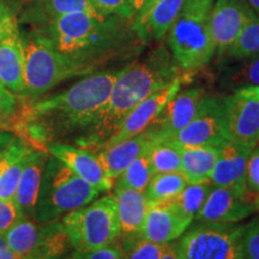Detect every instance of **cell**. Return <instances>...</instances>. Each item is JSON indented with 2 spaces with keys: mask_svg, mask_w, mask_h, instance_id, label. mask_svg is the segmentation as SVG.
Segmentation results:
<instances>
[{
  "mask_svg": "<svg viewBox=\"0 0 259 259\" xmlns=\"http://www.w3.org/2000/svg\"><path fill=\"white\" fill-rule=\"evenodd\" d=\"M6 246V242H5V236L3 234H0V248L5 247Z\"/></svg>",
  "mask_w": 259,
  "mask_h": 259,
  "instance_id": "obj_48",
  "label": "cell"
},
{
  "mask_svg": "<svg viewBox=\"0 0 259 259\" xmlns=\"http://www.w3.org/2000/svg\"><path fill=\"white\" fill-rule=\"evenodd\" d=\"M160 141H164V139H162L157 130L150 125L134 137L118 144L101 147L96 149L94 153L99 158L106 176L114 180L124 173V170L136 158L147 153L149 149Z\"/></svg>",
  "mask_w": 259,
  "mask_h": 259,
  "instance_id": "obj_13",
  "label": "cell"
},
{
  "mask_svg": "<svg viewBox=\"0 0 259 259\" xmlns=\"http://www.w3.org/2000/svg\"><path fill=\"white\" fill-rule=\"evenodd\" d=\"M242 250L246 259H259V219L245 226Z\"/></svg>",
  "mask_w": 259,
  "mask_h": 259,
  "instance_id": "obj_35",
  "label": "cell"
},
{
  "mask_svg": "<svg viewBox=\"0 0 259 259\" xmlns=\"http://www.w3.org/2000/svg\"><path fill=\"white\" fill-rule=\"evenodd\" d=\"M46 150L100 192L109 191L114 185V180L103 171L96 154L89 149L63 142H51L46 145Z\"/></svg>",
  "mask_w": 259,
  "mask_h": 259,
  "instance_id": "obj_14",
  "label": "cell"
},
{
  "mask_svg": "<svg viewBox=\"0 0 259 259\" xmlns=\"http://www.w3.org/2000/svg\"><path fill=\"white\" fill-rule=\"evenodd\" d=\"M171 139L183 148L221 147L229 139L225 96L204 95L194 118Z\"/></svg>",
  "mask_w": 259,
  "mask_h": 259,
  "instance_id": "obj_10",
  "label": "cell"
},
{
  "mask_svg": "<svg viewBox=\"0 0 259 259\" xmlns=\"http://www.w3.org/2000/svg\"><path fill=\"white\" fill-rule=\"evenodd\" d=\"M181 72L164 46L154 48L142 59L130 61L116 77L108 100L97 113L92 127L76 145L95 151L119 131L139 103L173 83L181 77Z\"/></svg>",
  "mask_w": 259,
  "mask_h": 259,
  "instance_id": "obj_3",
  "label": "cell"
},
{
  "mask_svg": "<svg viewBox=\"0 0 259 259\" xmlns=\"http://www.w3.org/2000/svg\"><path fill=\"white\" fill-rule=\"evenodd\" d=\"M121 233L141 231L149 209V199L144 192L132 189H114Z\"/></svg>",
  "mask_w": 259,
  "mask_h": 259,
  "instance_id": "obj_25",
  "label": "cell"
},
{
  "mask_svg": "<svg viewBox=\"0 0 259 259\" xmlns=\"http://www.w3.org/2000/svg\"><path fill=\"white\" fill-rule=\"evenodd\" d=\"M19 106H21V99L0 84V112L10 115H16Z\"/></svg>",
  "mask_w": 259,
  "mask_h": 259,
  "instance_id": "obj_39",
  "label": "cell"
},
{
  "mask_svg": "<svg viewBox=\"0 0 259 259\" xmlns=\"http://www.w3.org/2000/svg\"><path fill=\"white\" fill-rule=\"evenodd\" d=\"M153 174L181 170V147L173 139H164L149 149Z\"/></svg>",
  "mask_w": 259,
  "mask_h": 259,
  "instance_id": "obj_30",
  "label": "cell"
},
{
  "mask_svg": "<svg viewBox=\"0 0 259 259\" xmlns=\"http://www.w3.org/2000/svg\"><path fill=\"white\" fill-rule=\"evenodd\" d=\"M205 95L202 87L179 90L164 106L153 125L162 139H171L181 128L189 125L196 115L199 102Z\"/></svg>",
  "mask_w": 259,
  "mask_h": 259,
  "instance_id": "obj_19",
  "label": "cell"
},
{
  "mask_svg": "<svg viewBox=\"0 0 259 259\" xmlns=\"http://www.w3.org/2000/svg\"><path fill=\"white\" fill-rule=\"evenodd\" d=\"M246 187L247 192L257 196L259 192V145L253 148L248 157L247 173H246Z\"/></svg>",
  "mask_w": 259,
  "mask_h": 259,
  "instance_id": "obj_36",
  "label": "cell"
},
{
  "mask_svg": "<svg viewBox=\"0 0 259 259\" xmlns=\"http://www.w3.org/2000/svg\"><path fill=\"white\" fill-rule=\"evenodd\" d=\"M4 236L6 246L25 259H60L71 246L60 220L38 222L21 218Z\"/></svg>",
  "mask_w": 259,
  "mask_h": 259,
  "instance_id": "obj_9",
  "label": "cell"
},
{
  "mask_svg": "<svg viewBox=\"0 0 259 259\" xmlns=\"http://www.w3.org/2000/svg\"><path fill=\"white\" fill-rule=\"evenodd\" d=\"M258 19L248 0H213L211 37L219 57L236 40L246 25Z\"/></svg>",
  "mask_w": 259,
  "mask_h": 259,
  "instance_id": "obj_11",
  "label": "cell"
},
{
  "mask_svg": "<svg viewBox=\"0 0 259 259\" xmlns=\"http://www.w3.org/2000/svg\"><path fill=\"white\" fill-rule=\"evenodd\" d=\"M259 56V19L242 29L236 40L220 56L221 61H232Z\"/></svg>",
  "mask_w": 259,
  "mask_h": 259,
  "instance_id": "obj_31",
  "label": "cell"
},
{
  "mask_svg": "<svg viewBox=\"0 0 259 259\" xmlns=\"http://www.w3.org/2000/svg\"><path fill=\"white\" fill-rule=\"evenodd\" d=\"M198 222L177 241L184 259H246L242 250L245 226Z\"/></svg>",
  "mask_w": 259,
  "mask_h": 259,
  "instance_id": "obj_8",
  "label": "cell"
},
{
  "mask_svg": "<svg viewBox=\"0 0 259 259\" xmlns=\"http://www.w3.org/2000/svg\"><path fill=\"white\" fill-rule=\"evenodd\" d=\"M211 181H203V183L187 184L177 197L169 199L170 203L179 210L181 213L194 219L196 213L199 211L203 204L205 203L209 193L212 190Z\"/></svg>",
  "mask_w": 259,
  "mask_h": 259,
  "instance_id": "obj_32",
  "label": "cell"
},
{
  "mask_svg": "<svg viewBox=\"0 0 259 259\" xmlns=\"http://www.w3.org/2000/svg\"><path fill=\"white\" fill-rule=\"evenodd\" d=\"M254 206H255V210H258L259 211V192L257 196H255V199H254Z\"/></svg>",
  "mask_w": 259,
  "mask_h": 259,
  "instance_id": "obj_49",
  "label": "cell"
},
{
  "mask_svg": "<svg viewBox=\"0 0 259 259\" xmlns=\"http://www.w3.org/2000/svg\"><path fill=\"white\" fill-rule=\"evenodd\" d=\"M16 134L12 131H6V130H0V161L8 150V148L14 141Z\"/></svg>",
  "mask_w": 259,
  "mask_h": 259,
  "instance_id": "obj_42",
  "label": "cell"
},
{
  "mask_svg": "<svg viewBox=\"0 0 259 259\" xmlns=\"http://www.w3.org/2000/svg\"><path fill=\"white\" fill-rule=\"evenodd\" d=\"M253 148L254 145L232 139H228L219 147V158L210 178L212 185L231 187L241 193H248L246 187V173L248 157Z\"/></svg>",
  "mask_w": 259,
  "mask_h": 259,
  "instance_id": "obj_16",
  "label": "cell"
},
{
  "mask_svg": "<svg viewBox=\"0 0 259 259\" xmlns=\"http://www.w3.org/2000/svg\"><path fill=\"white\" fill-rule=\"evenodd\" d=\"M61 221L74 251L99 250L114 244L121 234L118 208L113 196L94 199L65 215Z\"/></svg>",
  "mask_w": 259,
  "mask_h": 259,
  "instance_id": "obj_7",
  "label": "cell"
},
{
  "mask_svg": "<svg viewBox=\"0 0 259 259\" xmlns=\"http://www.w3.org/2000/svg\"><path fill=\"white\" fill-rule=\"evenodd\" d=\"M225 100L229 139L255 147L259 143V99L235 92Z\"/></svg>",
  "mask_w": 259,
  "mask_h": 259,
  "instance_id": "obj_17",
  "label": "cell"
},
{
  "mask_svg": "<svg viewBox=\"0 0 259 259\" xmlns=\"http://www.w3.org/2000/svg\"><path fill=\"white\" fill-rule=\"evenodd\" d=\"M255 211L250 193H241L231 187H212L205 203L196 213L197 221L236 223Z\"/></svg>",
  "mask_w": 259,
  "mask_h": 259,
  "instance_id": "obj_12",
  "label": "cell"
},
{
  "mask_svg": "<svg viewBox=\"0 0 259 259\" xmlns=\"http://www.w3.org/2000/svg\"><path fill=\"white\" fill-rule=\"evenodd\" d=\"M0 259H25V258L16 253V252L12 251L11 248H9L8 246H5V247L0 248Z\"/></svg>",
  "mask_w": 259,
  "mask_h": 259,
  "instance_id": "obj_45",
  "label": "cell"
},
{
  "mask_svg": "<svg viewBox=\"0 0 259 259\" xmlns=\"http://www.w3.org/2000/svg\"><path fill=\"white\" fill-rule=\"evenodd\" d=\"M192 220L181 213L169 199L150 202L139 233L147 240L163 245L180 238Z\"/></svg>",
  "mask_w": 259,
  "mask_h": 259,
  "instance_id": "obj_15",
  "label": "cell"
},
{
  "mask_svg": "<svg viewBox=\"0 0 259 259\" xmlns=\"http://www.w3.org/2000/svg\"><path fill=\"white\" fill-rule=\"evenodd\" d=\"M183 79V76L179 77L166 88L154 93L153 95L145 99L143 102L139 103L127 115L119 131L101 147H108V145L120 143V142H124L126 139L141 134L142 131L149 127L155 121V119L157 118L162 109L164 108V106L179 92Z\"/></svg>",
  "mask_w": 259,
  "mask_h": 259,
  "instance_id": "obj_18",
  "label": "cell"
},
{
  "mask_svg": "<svg viewBox=\"0 0 259 259\" xmlns=\"http://www.w3.org/2000/svg\"><path fill=\"white\" fill-rule=\"evenodd\" d=\"M21 218L14 200L0 199V234L4 235Z\"/></svg>",
  "mask_w": 259,
  "mask_h": 259,
  "instance_id": "obj_38",
  "label": "cell"
},
{
  "mask_svg": "<svg viewBox=\"0 0 259 259\" xmlns=\"http://www.w3.org/2000/svg\"><path fill=\"white\" fill-rule=\"evenodd\" d=\"M150 158H149V150L136 158L130 166L124 170V173L118 178L114 189H132L136 191L144 192L147 190L153 177Z\"/></svg>",
  "mask_w": 259,
  "mask_h": 259,
  "instance_id": "obj_33",
  "label": "cell"
},
{
  "mask_svg": "<svg viewBox=\"0 0 259 259\" xmlns=\"http://www.w3.org/2000/svg\"><path fill=\"white\" fill-rule=\"evenodd\" d=\"M0 130L12 131L16 134V115H10L0 112Z\"/></svg>",
  "mask_w": 259,
  "mask_h": 259,
  "instance_id": "obj_43",
  "label": "cell"
},
{
  "mask_svg": "<svg viewBox=\"0 0 259 259\" xmlns=\"http://www.w3.org/2000/svg\"><path fill=\"white\" fill-rule=\"evenodd\" d=\"M121 259H160L163 245L144 239L139 232L121 233L115 241Z\"/></svg>",
  "mask_w": 259,
  "mask_h": 259,
  "instance_id": "obj_28",
  "label": "cell"
},
{
  "mask_svg": "<svg viewBox=\"0 0 259 259\" xmlns=\"http://www.w3.org/2000/svg\"><path fill=\"white\" fill-rule=\"evenodd\" d=\"M248 3H250L251 8L253 9L255 15H257V17L259 18V0H248Z\"/></svg>",
  "mask_w": 259,
  "mask_h": 259,
  "instance_id": "obj_47",
  "label": "cell"
},
{
  "mask_svg": "<svg viewBox=\"0 0 259 259\" xmlns=\"http://www.w3.org/2000/svg\"><path fill=\"white\" fill-rule=\"evenodd\" d=\"M160 259H184L180 253L179 247H178L177 242H167L163 244V251Z\"/></svg>",
  "mask_w": 259,
  "mask_h": 259,
  "instance_id": "obj_41",
  "label": "cell"
},
{
  "mask_svg": "<svg viewBox=\"0 0 259 259\" xmlns=\"http://www.w3.org/2000/svg\"><path fill=\"white\" fill-rule=\"evenodd\" d=\"M24 54L25 95L22 100H35L54 87L73 77L88 76L82 69L59 53L36 28L21 34Z\"/></svg>",
  "mask_w": 259,
  "mask_h": 259,
  "instance_id": "obj_6",
  "label": "cell"
},
{
  "mask_svg": "<svg viewBox=\"0 0 259 259\" xmlns=\"http://www.w3.org/2000/svg\"><path fill=\"white\" fill-rule=\"evenodd\" d=\"M34 149L22 136L16 135L14 141L0 161V199H14L29 151Z\"/></svg>",
  "mask_w": 259,
  "mask_h": 259,
  "instance_id": "obj_23",
  "label": "cell"
},
{
  "mask_svg": "<svg viewBox=\"0 0 259 259\" xmlns=\"http://www.w3.org/2000/svg\"><path fill=\"white\" fill-rule=\"evenodd\" d=\"M134 19L79 11L61 16L41 28L53 47L85 74L112 63L135 60L147 45L132 27Z\"/></svg>",
  "mask_w": 259,
  "mask_h": 259,
  "instance_id": "obj_2",
  "label": "cell"
},
{
  "mask_svg": "<svg viewBox=\"0 0 259 259\" xmlns=\"http://www.w3.org/2000/svg\"><path fill=\"white\" fill-rule=\"evenodd\" d=\"M0 84L19 99L25 95L24 54L18 24L0 38Z\"/></svg>",
  "mask_w": 259,
  "mask_h": 259,
  "instance_id": "obj_21",
  "label": "cell"
},
{
  "mask_svg": "<svg viewBox=\"0 0 259 259\" xmlns=\"http://www.w3.org/2000/svg\"><path fill=\"white\" fill-rule=\"evenodd\" d=\"M66 259H121L116 242L93 251H74Z\"/></svg>",
  "mask_w": 259,
  "mask_h": 259,
  "instance_id": "obj_37",
  "label": "cell"
},
{
  "mask_svg": "<svg viewBox=\"0 0 259 259\" xmlns=\"http://www.w3.org/2000/svg\"><path fill=\"white\" fill-rule=\"evenodd\" d=\"M213 0H185L168 31V50L183 72L205 67L216 53L211 37Z\"/></svg>",
  "mask_w": 259,
  "mask_h": 259,
  "instance_id": "obj_4",
  "label": "cell"
},
{
  "mask_svg": "<svg viewBox=\"0 0 259 259\" xmlns=\"http://www.w3.org/2000/svg\"><path fill=\"white\" fill-rule=\"evenodd\" d=\"M219 148L213 147H181V173L189 184L209 181L216 161Z\"/></svg>",
  "mask_w": 259,
  "mask_h": 259,
  "instance_id": "obj_27",
  "label": "cell"
},
{
  "mask_svg": "<svg viewBox=\"0 0 259 259\" xmlns=\"http://www.w3.org/2000/svg\"><path fill=\"white\" fill-rule=\"evenodd\" d=\"M79 11L95 12L96 10L89 0H32L22 21L32 28H41L61 16Z\"/></svg>",
  "mask_w": 259,
  "mask_h": 259,
  "instance_id": "obj_24",
  "label": "cell"
},
{
  "mask_svg": "<svg viewBox=\"0 0 259 259\" xmlns=\"http://www.w3.org/2000/svg\"><path fill=\"white\" fill-rule=\"evenodd\" d=\"M130 6H131V9L134 10L135 15L137 16L139 14H142V12L145 11L149 6L153 5L156 0H127Z\"/></svg>",
  "mask_w": 259,
  "mask_h": 259,
  "instance_id": "obj_44",
  "label": "cell"
},
{
  "mask_svg": "<svg viewBox=\"0 0 259 259\" xmlns=\"http://www.w3.org/2000/svg\"><path fill=\"white\" fill-rule=\"evenodd\" d=\"M97 12L102 15H116L134 19L136 17L127 0H89Z\"/></svg>",
  "mask_w": 259,
  "mask_h": 259,
  "instance_id": "obj_34",
  "label": "cell"
},
{
  "mask_svg": "<svg viewBox=\"0 0 259 259\" xmlns=\"http://www.w3.org/2000/svg\"><path fill=\"white\" fill-rule=\"evenodd\" d=\"M18 22L16 19L12 10L5 5L4 3H0V38L8 32L10 29L17 25Z\"/></svg>",
  "mask_w": 259,
  "mask_h": 259,
  "instance_id": "obj_40",
  "label": "cell"
},
{
  "mask_svg": "<svg viewBox=\"0 0 259 259\" xmlns=\"http://www.w3.org/2000/svg\"><path fill=\"white\" fill-rule=\"evenodd\" d=\"M238 93H241V94H245V95L253 96V97H257V99H259V85L248 87V88L240 89V90H238Z\"/></svg>",
  "mask_w": 259,
  "mask_h": 259,
  "instance_id": "obj_46",
  "label": "cell"
},
{
  "mask_svg": "<svg viewBox=\"0 0 259 259\" xmlns=\"http://www.w3.org/2000/svg\"><path fill=\"white\" fill-rule=\"evenodd\" d=\"M48 157L50 154L45 149H31L27 154L23 171L12 199L22 218L35 220L38 191Z\"/></svg>",
  "mask_w": 259,
  "mask_h": 259,
  "instance_id": "obj_20",
  "label": "cell"
},
{
  "mask_svg": "<svg viewBox=\"0 0 259 259\" xmlns=\"http://www.w3.org/2000/svg\"><path fill=\"white\" fill-rule=\"evenodd\" d=\"M187 184L189 183L181 171L154 174L145 190V196L149 202L171 199L185 189Z\"/></svg>",
  "mask_w": 259,
  "mask_h": 259,
  "instance_id": "obj_29",
  "label": "cell"
},
{
  "mask_svg": "<svg viewBox=\"0 0 259 259\" xmlns=\"http://www.w3.org/2000/svg\"><path fill=\"white\" fill-rule=\"evenodd\" d=\"M120 71H97L63 92L35 100L21 99L16 135L34 149L46 150L51 142L76 144L92 127Z\"/></svg>",
  "mask_w": 259,
  "mask_h": 259,
  "instance_id": "obj_1",
  "label": "cell"
},
{
  "mask_svg": "<svg viewBox=\"0 0 259 259\" xmlns=\"http://www.w3.org/2000/svg\"><path fill=\"white\" fill-rule=\"evenodd\" d=\"M218 83L223 90H238L259 85V56L245 59L222 61Z\"/></svg>",
  "mask_w": 259,
  "mask_h": 259,
  "instance_id": "obj_26",
  "label": "cell"
},
{
  "mask_svg": "<svg viewBox=\"0 0 259 259\" xmlns=\"http://www.w3.org/2000/svg\"><path fill=\"white\" fill-rule=\"evenodd\" d=\"M100 191L50 155L42 174L35 220L51 222L92 203Z\"/></svg>",
  "mask_w": 259,
  "mask_h": 259,
  "instance_id": "obj_5",
  "label": "cell"
},
{
  "mask_svg": "<svg viewBox=\"0 0 259 259\" xmlns=\"http://www.w3.org/2000/svg\"><path fill=\"white\" fill-rule=\"evenodd\" d=\"M185 0H156L145 11L136 16L132 27L145 45L166 37Z\"/></svg>",
  "mask_w": 259,
  "mask_h": 259,
  "instance_id": "obj_22",
  "label": "cell"
}]
</instances>
